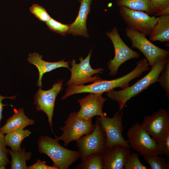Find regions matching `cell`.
Returning a JSON list of instances; mask_svg holds the SVG:
<instances>
[{"label":"cell","mask_w":169,"mask_h":169,"mask_svg":"<svg viewBox=\"0 0 169 169\" xmlns=\"http://www.w3.org/2000/svg\"><path fill=\"white\" fill-rule=\"evenodd\" d=\"M107 98L102 95L89 93L84 97L77 100L80 108L77 112V116L86 120L92 119L95 116L102 117L106 116L103 109Z\"/></svg>","instance_id":"obj_14"},{"label":"cell","mask_w":169,"mask_h":169,"mask_svg":"<svg viewBox=\"0 0 169 169\" xmlns=\"http://www.w3.org/2000/svg\"><path fill=\"white\" fill-rule=\"evenodd\" d=\"M92 0H82L78 15L74 22L70 24L68 32L74 36H81L88 37L86 22L88 16L90 11V5Z\"/></svg>","instance_id":"obj_17"},{"label":"cell","mask_w":169,"mask_h":169,"mask_svg":"<svg viewBox=\"0 0 169 169\" xmlns=\"http://www.w3.org/2000/svg\"><path fill=\"white\" fill-rule=\"evenodd\" d=\"M31 132L28 130H18L6 134L4 139L6 146H9L13 151H17L21 149L23 141L29 136Z\"/></svg>","instance_id":"obj_20"},{"label":"cell","mask_w":169,"mask_h":169,"mask_svg":"<svg viewBox=\"0 0 169 169\" xmlns=\"http://www.w3.org/2000/svg\"><path fill=\"white\" fill-rule=\"evenodd\" d=\"M30 12L40 21L47 22L52 18L45 8L39 5L33 4L29 8Z\"/></svg>","instance_id":"obj_30"},{"label":"cell","mask_w":169,"mask_h":169,"mask_svg":"<svg viewBox=\"0 0 169 169\" xmlns=\"http://www.w3.org/2000/svg\"><path fill=\"white\" fill-rule=\"evenodd\" d=\"M149 69L147 63L144 60L141 59L137 61L136 67L132 71L119 78L111 80L101 79L87 85L83 84L68 86L65 93L61 98L64 100L72 95L83 93L102 95L104 92L117 87L124 89L129 86L130 82L139 78L143 72Z\"/></svg>","instance_id":"obj_1"},{"label":"cell","mask_w":169,"mask_h":169,"mask_svg":"<svg viewBox=\"0 0 169 169\" xmlns=\"http://www.w3.org/2000/svg\"><path fill=\"white\" fill-rule=\"evenodd\" d=\"M145 161L149 164L150 169H169V163L166 158L157 155L143 156Z\"/></svg>","instance_id":"obj_24"},{"label":"cell","mask_w":169,"mask_h":169,"mask_svg":"<svg viewBox=\"0 0 169 169\" xmlns=\"http://www.w3.org/2000/svg\"><path fill=\"white\" fill-rule=\"evenodd\" d=\"M46 23L48 27L52 31L64 36L68 33L70 28V24L62 23L52 18L49 21Z\"/></svg>","instance_id":"obj_27"},{"label":"cell","mask_w":169,"mask_h":169,"mask_svg":"<svg viewBox=\"0 0 169 169\" xmlns=\"http://www.w3.org/2000/svg\"><path fill=\"white\" fill-rule=\"evenodd\" d=\"M119 12L128 27L136 30L145 36L150 35L158 19L145 12L119 7Z\"/></svg>","instance_id":"obj_11"},{"label":"cell","mask_w":169,"mask_h":169,"mask_svg":"<svg viewBox=\"0 0 169 169\" xmlns=\"http://www.w3.org/2000/svg\"><path fill=\"white\" fill-rule=\"evenodd\" d=\"M46 162L42 161L39 159L34 164L28 167V169H59L58 167L53 165L50 166L46 165Z\"/></svg>","instance_id":"obj_32"},{"label":"cell","mask_w":169,"mask_h":169,"mask_svg":"<svg viewBox=\"0 0 169 169\" xmlns=\"http://www.w3.org/2000/svg\"><path fill=\"white\" fill-rule=\"evenodd\" d=\"M151 41H169V14L158 17L151 33L149 35Z\"/></svg>","instance_id":"obj_19"},{"label":"cell","mask_w":169,"mask_h":169,"mask_svg":"<svg viewBox=\"0 0 169 169\" xmlns=\"http://www.w3.org/2000/svg\"><path fill=\"white\" fill-rule=\"evenodd\" d=\"M93 131L90 134L82 136L76 141L78 151L82 161L93 153L101 154L107 147L105 132L97 117Z\"/></svg>","instance_id":"obj_5"},{"label":"cell","mask_w":169,"mask_h":169,"mask_svg":"<svg viewBox=\"0 0 169 169\" xmlns=\"http://www.w3.org/2000/svg\"><path fill=\"white\" fill-rule=\"evenodd\" d=\"M127 136L130 147L141 155H158L156 141L138 122L128 129Z\"/></svg>","instance_id":"obj_8"},{"label":"cell","mask_w":169,"mask_h":169,"mask_svg":"<svg viewBox=\"0 0 169 169\" xmlns=\"http://www.w3.org/2000/svg\"><path fill=\"white\" fill-rule=\"evenodd\" d=\"M43 56L35 52L30 53L27 58L28 61L36 66L39 73L37 86L42 87V80L44 74L50 72L60 67H65L70 69V62L65 61L64 60L56 62H49L42 59Z\"/></svg>","instance_id":"obj_16"},{"label":"cell","mask_w":169,"mask_h":169,"mask_svg":"<svg viewBox=\"0 0 169 169\" xmlns=\"http://www.w3.org/2000/svg\"><path fill=\"white\" fill-rule=\"evenodd\" d=\"M38 144L39 152L48 156L59 169H68L80 157L78 151L63 147L56 138L42 136L39 138Z\"/></svg>","instance_id":"obj_3"},{"label":"cell","mask_w":169,"mask_h":169,"mask_svg":"<svg viewBox=\"0 0 169 169\" xmlns=\"http://www.w3.org/2000/svg\"><path fill=\"white\" fill-rule=\"evenodd\" d=\"M92 50L91 49L87 56L83 59L82 57L79 58L80 63L77 64L75 60L73 59L71 63L72 67L70 69L71 72L70 78L66 83L67 86L83 84L84 83L94 82L102 79L96 75L101 73L104 70L102 68L96 69H92L90 64V59Z\"/></svg>","instance_id":"obj_10"},{"label":"cell","mask_w":169,"mask_h":169,"mask_svg":"<svg viewBox=\"0 0 169 169\" xmlns=\"http://www.w3.org/2000/svg\"><path fill=\"white\" fill-rule=\"evenodd\" d=\"M78 1H80H80H81V0H77Z\"/></svg>","instance_id":"obj_34"},{"label":"cell","mask_w":169,"mask_h":169,"mask_svg":"<svg viewBox=\"0 0 169 169\" xmlns=\"http://www.w3.org/2000/svg\"><path fill=\"white\" fill-rule=\"evenodd\" d=\"M116 4L119 7L145 12L150 15L154 14L150 0H116Z\"/></svg>","instance_id":"obj_22"},{"label":"cell","mask_w":169,"mask_h":169,"mask_svg":"<svg viewBox=\"0 0 169 169\" xmlns=\"http://www.w3.org/2000/svg\"><path fill=\"white\" fill-rule=\"evenodd\" d=\"M16 97V95L10 97H5L2 96L0 95V123L2 117V113L3 110V107L7 105L3 104L2 100L5 98L10 99L13 100H15Z\"/></svg>","instance_id":"obj_33"},{"label":"cell","mask_w":169,"mask_h":169,"mask_svg":"<svg viewBox=\"0 0 169 169\" xmlns=\"http://www.w3.org/2000/svg\"><path fill=\"white\" fill-rule=\"evenodd\" d=\"M77 112L71 113L64 121L65 125L60 129L63 134L56 136L58 140L63 141L65 147L72 141H77L82 136L89 134L94 130L95 125L92 119L86 120L77 116Z\"/></svg>","instance_id":"obj_4"},{"label":"cell","mask_w":169,"mask_h":169,"mask_svg":"<svg viewBox=\"0 0 169 169\" xmlns=\"http://www.w3.org/2000/svg\"><path fill=\"white\" fill-rule=\"evenodd\" d=\"M156 142L158 155H164L169 158V134L164 138Z\"/></svg>","instance_id":"obj_31"},{"label":"cell","mask_w":169,"mask_h":169,"mask_svg":"<svg viewBox=\"0 0 169 169\" xmlns=\"http://www.w3.org/2000/svg\"><path fill=\"white\" fill-rule=\"evenodd\" d=\"M63 80H59L49 90H44L40 87L34 97V104L36 109L46 114L52 132V118L55 101L57 95L63 89Z\"/></svg>","instance_id":"obj_13"},{"label":"cell","mask_w":169,"mask_h":169,"mask_svg":"<svg viewBox=\"0 0 169 169\" xmlns=\"http://www.w3.org/2000/svg\"><path fill=\"white\" fill-rule=\"evenodd\" d=\"M156 16L169 14V0H150Z\"/></svg>","instance_id":"obj_25"},{"label":"cell","mask_w":169,"mask_h":169,"mask_svg":"<svg viewBox=\"0 0 169 169\" xmlns=\"http://www.w3.org/2000/svg\"><path fill=\"white\" fill-rule=\"evenodd\" d=\"M138 153H131L125 162V169H147V167L141 163L139 159Z\"/></svg>","instance_id":"obj_28"},{"label":"cell","mask_w":169,"mask_h":169,"mask_svg":"<svg viewBox=\"0 0 169 169\" xmlns=\"http://www.w3.org/2000/svg\"><path fill=\"white\" fill-rule=\"evenodd\" d=\"M13 109V114L7 120L5 124L0 128V132L4 134L16 130H23L26 126L35 123L33 120L28 118L25 115L23 108Z\"/></svg>","instance_id":"obj_18"},{"label":"cell","mask_w":169,"mask_h":169,"mask_svg":"<svg viewBox=\"0 0 169 169\" xmlns=\"http://www.w3.org/2000/svg\"><path fill=\"white\" fill-rule=\"evenodd\" d=\"M8 150L11 157V169H28L26 162L27 160H29L31 158L32 153L30 151L26 152L25 147L16 151L9 149Z\"/></svg>","instance_id":"obj_21"},{"label":"cell","mask_w":169,"mask_h":169,"mask_svg":"<svg viewBox=\"0 0 169 169\" xmlns=\"http://www.w3.org/2000/svg\"><path fill=\"white\" fill-rule=\"evenodd\" d=\"M156 141L164 138L169 134V114L162 108L151 115L144 116L141 124Z\"/></svg>","instance_id":"obj_12"},{"label":"cell","mask_w":169,"mask_h":169,"mask_svg":"<svg viewBox=\"0 0 169 169\" xmlns=\"http://www.w3.org/2000/svg\"><path fill=\"white\" fill-rule=\"evenodd\" d=\"M77 169H103L102 154L93 153L82 161L77 166Z\"/></svg>","instance_id":"obj_23"},{"label":"cell","mask_w":169,"mask_h":169,"mask_svg":"<svg viewBox=\"0 0 169 169\" xmlns=\"http://www.w3.org/2000/svg\"><path fill=\"white\" fill-rule=\"evenodd\" d=\"M168 60L169 56L159 60L146 75L133 85L120 90H113L107 91L106 92L107 96L111 100L116 101L120 111H122L126 102L132 98L146 89L151 84L157 82L159 74Z\"/></svg>","instance_id":"obj_2"},{"label":"cell","mask_w":169,"mask_h":169,"mask_svg":"<svg viewBox=\"0 0 169 169\" xmlns=\"http://www.w3.org/2000/svg\"><path fill=\"white\" fill-rule=\"evenodd\" d=\"M106 35L111 40L115 50V56L107 63V67L110 70L109 74L116 75L119 67L127 61L138 58L139 54L129 48L121 38L117 28L114 27Z\"/></svg>","instance_id":"obj_7"},{"label":"cell","mask_w":169,"mask_h":169,"mask_svg":"<svg viewBox=\"0 0 169 169\" xmlns=\"http://www.w3.org/2000/svg\"><path fill=\"white\" fill-rule=\"evenodd\" d=\"M125 33L131 42L132 47L136 48L142 53L151 67L159 60L169 56V51L154 45L138 31L127 27Z\"/></svg>","instance_id":"obj_6"},{"label":"cell","mask_w":169,"mask_h":169,"mask_svg":"<svg viewBox=\"0 0 169 169\" xmlns=\"http://www.w3.org/2000/svg\"><path fill=\"white\" fill-rule=\"evenodd\" d=\"M6 146L4 134L0 132V169H6V166L10 162L8 158V150Z\"/></svg>","instance_id":"obj_29"},{"label":"cell","mask_w":169,"mask_h":169,"mask_svg":"<svg viewBox=\"0 0 169 169\" xmlns=\"http://www.w3.org/2000/svg\"><path fill=\"white\" fill-rule=\"evenodd\" d=\"M130 148L118 145L107 147L102 154L103 169H124Z\"/></svg>","instance_id":"obj_15"},{"label":"cell","mask_w":169,"mask_h":169,"mask_svg":"<svg viewBox=\"0 0 169 169\" xmlns=\"http://www.w3.org/2000/svg\"><path fill=\"white\" fill-rule=\"evenodd\" d=\"M123 117L122 111L116 112L112 117H98L105 135L107 147L120 145L130 148L128 141L124 139L122 135L124 129Z\"/></svg>","instance_id":"obj_9"},{"label":"cell","mask_w":169,"mask_h":169,"mask_svg":"<svg viewBox=\"0 0 169 169\" xmlns=\"http://www.w3.org/2000/svg\"><path fill=\"white\" fill-rule=\"evenodd\" d=\"M157 82L166 92L165 95L169 98V60L165 64L158 78Z\"/></svg>","instance_id":"obj_26"}]
</instances>
